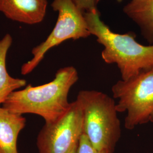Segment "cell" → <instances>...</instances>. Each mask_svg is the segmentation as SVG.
Segmentation results:
<instances>
[{"label":"cell","instance_id":"1","mask_svg":"<svg viewBox=\"0 0 153 153\" xmlns=\"http://www.w3.org/2000/svg\"><path fill=\"white\" fill-rule=\"evenodd\" d=\"M79 79L76 69L71 66L59 69L54 79L43 85L29 84L11 93L2 107L19 115L31 114L41 116L45 124L53 123L69 109L68 95Z\"/></svg>","mask_w":153,"mask_h":153},{"label":"cell","instance_id":"2","mask_svg":"<svg viewBox=\"0 0 153 153\" xmlns=\"http://www.w3.org/2000/svg\"><path fill=\"white\" fill-rule=\"evenodd\" d=\"M83 15L91 35L95 36L97 42L104 47L102 59L107 64L117 65L122 80H128L153 69V45L138 43L133 33L112 32L100 20V13H84Z\"/></svg>","mask_w":153,"mask_h":153},{"label":"cell","instance_id":"3","mask_svg":"<svg viewBox=\"0 0 153 153\" xmlns=\"http://www.w3.org/2000/svg\"><path fill=\"white\" fill-rule=\"evenodd\" d=\"M83 115V134L97 150L114 153L121 136L115 100L96 90H81L76 97Z\"/></svg>","mask_w":153,"mask_h":153},{"label":"cell","instance_id":"4","mask_svg":"<svg viewBox=\"0 0 153 153\" xmlns=\"http://www.w3.org/2000/svg\"><path fill=\"white\" fill-rule=\"evenodd\" d=\"M112 93L118 99V112H126V129L153 123V69L128 80H119L113 85Z\"/></svg>","mask_w":153,"mask_h":153},{"label":"cell","instance_id":"5","mask_svg":"<svg viewBox=\"0 0 153 153\" xmlns=\"http://www.w3.org/2000/svg\"><path fill=\"white\" fill-rule=\"evenodd\" d=\"M51 6L58 12L55 27L44 42L33 48V58L21 67L23 76L30 74L38 66L49 49L67 40L86 38L91 35L83 13L71 0H53Z\"/></svg>","mask_w":153,"mask_h":153},{"label":"cell","instance_id":"6","mask_svg":"<svg viewBox=\"0 0 153 153\" xmlns=\"http://www.w3.org/2000/svg\"><path fill=\"white\" fill-rule=\"evenodd\" d=\"M83 115L76 100L57 120L45 124L39 131L36 146L39 153H68L83 134Z\"/></svg>","mask_w":153,"mask_h":153},{"label":"cell","instance_id":"7","mask_svg":"<svg viewBox=\"0 0 153 153\" xmlns=\"http://www.w3.org/2000/svg\"><path fill=\"white\" fill-rule=\"evenodd\" d=\"M47 0H0V12L15 22L29 25L43 21Z\"/></svg>","mask_w":153,"mask_h":153},{"label":"cell","instance_id":"8","mask_svg":"<svg viewBox=\"0 0 153 153\" xmlns=\"http://www.w3.org/2000/svg\"><path fill=\"white\" fill-rule=\"evenodd\" d=\"M26 119L0 106V153H19L17 141Z\"/></svg>","mask_w":153,"mask_h":153},{"label":"cell","instance_id":"9","mask_svg":"<svg viewBox=\"0 0 153 153\" xmlns=\"http://www.w3.org/2000/svg\"><path fill=\"white\" fill-rule=\"evenodd\" d=\"M123 11L140 27L141 34L150 45L153 44V0H131Z\"/></svg>","mask_w":153,"mask_h":153},{"label":"cell","instance_id":"10","mask_svg":"<svg viewBox=\"0 0 153 153\" xmlns=\"http://www.w3.org/2000/svg\"><path fill=\"white\" fill-rule=\"evenodd\" d=\"M12 43L13 38L9 33L0 40V105L3 104L11 93L27 84L25 79L13 77L7 71L6 58Z\"/></svg>","mask_w":153,"mask_h":153},{"label":"cell","instance_id":"11","mask_svg":"<svg viewBox=\"0 0 153 153\" xmlns=\"http://www.w3.org/2000/svg\"><path fill=\"white\" fill-rule=\"evenodd\" d=\"M76 7L84 13H99L98 5L100 0H71Z\"/></svg>","mask_w":153,"mask_h":153},{"label":"cell","instance_id":"12","mask_svg":"<svg viewBox=\"0 0 153 153\" xmlns=\"http://www.w3.org/2000/svg\"><path fill=\"white\" fill-rule=\"evenodd\" d=\"M77 153H107L102 152L94 148L87 137L82 134L78 142Z\"/></svg>","mask_w":153,"mask_h":153},{"label":"cell","instance_id":"13","mask_svg":"<svg viewBox=\"0 0 153 153\" xmlns=\"http://www.w3.org/2000/svg\"><path fill=\"white\" fill-rule=\"evenodd\" d=\"M78 143L76 144L73 148L71 150V151L68 153H77V148H78Z\"/></svg>","mask_w":153,"mask_h":153}]
</instances>
